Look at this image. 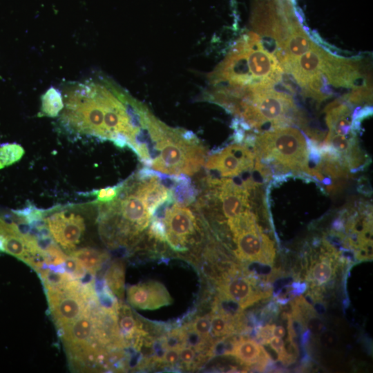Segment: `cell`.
Returning <instances> with one entry per match:
<instances>
[{"label":"cell","instance_id":"cell-1","mask_svg":"<svg viewBox=\"0 0 373 373\" xmlns=\"http://www.w3.org/2000/svg\"><path fill=\"white\" fill-rule=\"evenodd\" d=\"M283 74L276 55L264 47L257 33L249 32L237 41L209 73L208 86L249 89L274 88L282 81Z\"/></svg>","mask_w":373,"mask_h":373},{"label":"cell","instance_id":"cell-2","mask_svg":"<svg viewBox=\"0 0 373 373\" xmlns=\"http://www.w3.org/2000/svg\"><path fill=\"white\" fill-rule=\"evenodd\" d=\"M99 204V233L111 246L130 244L151 221V215L136 189L133 177L124 182L116 199Z\"/></svg>","mask_w":373,"mask_h":373},{"label":"cell","instance_id":"cell-3","mask_svg":"<svg viewBox=\"0 0 373 373\" xmlns=\"http://www.w3.org/2000/svg\"><path fill=\"white\" fill-rule=\"evenodd\" d=\"M254 146L256 160L271 162L282 170L314 175L309 167L306 140L295 128L283 126L266 131L255 138Z\"/></svg>","mask_w":373,"mask_h":373},{"label":"cell","instance_id":"cell-4","mask_svg":"<svg viewBox=\"0 0 373 373\" xmlns=\"http://www.w3.org/2000/svg\"><path fill=\"white\" fill-rule=\"evenodd\" d=\"M157 147V157L150 167L170 175L197 173L204 164L206 149L191 131L171 127Z\"/></svg>","mask_w":373,"mask_h":373},{"label":"cell","instance_id":"cell-5","mask_svg":"<svg viewBox=\"0 0 373 373\" xmlns=\"http://www.w3.org/2000/svg\"><path fill=\"white\" fill-rule=\"evenodd\" d=\"M44 221L54 241L68 254L76 249L86 229L81 215L66 210L48 216L46 211Z\"/></svg>","mask_w":373,"mask_h":373},{"label":"cell","instance_id":"cell-6","mask_svg":"<svg viewBox=\"0 0 373 373\" xmlns=\"http://www.w3.org/2000/svg\"><path fill=\"white\" fill-rule=\"evenodd\" d=\"M165 239L176 250H186L189 240L198 228L197 220L191 209L172 202L165 207L164 214Z\"/></svg>","mask_w":373,"mask_h":373},{"label":"cell","instance_id":"cell-7","mask_svg":"<svg viewBox=\"0 0 373 373\" xmlns=\"http://www.w3.org/2000/svg\"><path fill=\"white\" fill-rule=\"evenodd\" d=\"M255 153L246 144H233L220 152L213 153L208 157L205 168L221 177L240 175L254 167Z\"/></svg>","mask_w":373,"mask_h":373},{"label":"cell","instance_id":"cell-8","mask_svg":"<svg viewBox=\"0 0 373 373\" xmlns=\"http://www.w3.org/2000/svg\"><path fill=\"white\" fill-rule=\"evenodd\" d=\"M236 254L244 260L270 265L275 256L274 244L257 223L233 234Z\"/></svg>","mask_w":373,"mask_h":373},{"label":"cell","instance_id":"cell-9","mask_svg":"<svg viewBox=\"0 0 373 373\" xmlns=\"http://www.w3.org/2000/svg\"><path fill=\"white\" fill-rule=\"evenodd\" d=\"M219 289L223 298L235 303L242 309L269 296V291H262L254 279L238 274L224 277L220 283Z\"/></svg>","mask_w":373,"mask_h":373},{"label":"cell","instance_id":"cell-10","mask_svg":"<svg viewBox=\"0 0 373 373\" xmlns=\"http://www.w3.org/2000/svg\"><path fill=\"white\" fill-rule=\"evenodd\" d=\"M126 296L133 307L141 309H155L171 303V296L166 287L156 281L129 286Z\"/></svg>","mask_w":373,"mask_h":373},{"label":"cell","instance_id":"cell-11","mask_svg":"<svg viewBox=\"0 0 373 373\" xmlns=\"http://www.w3.org/2000/svg\"><path fill=\"white\" fill-rule=\"evenodd\" d=\"M93 321L88 303L86 312L73 323L59 329L66 353L75 352L94 341Z\"/></svg>","mask_w":373,"mask_h":373},{"label":"cell","instance_id":"cell-12","mask_svg":"<svg viewBox=\"0 0 373 373\" xmlns=\"http://www.w3.org/2000/svg\"><path fill=\"white\" fill-rule=\"evenodd\" d=\"M229 354L247 365L259 363L264 367L269 359L265 349L256 341L241 338L236 342Z\"/></svg>","mask_w":373,"mask_h":373},{"label":"cell","instance_id":"cell-13","mask_svg":"<svg viewBox=\"0 0 373 373\" xmlns=\"http://www.w3.org/2000/svg\"><path fill=\"white\" fill-rule=\"evenodd\" d=\"M335 271L336 265L332 256H321L311 266L307 279L312 287H321L332 279Z\"/></svg>","mask_w":373,"mask_h":373},{"label":"cell","instance_id":"cell-14","mask_svg":"<svg viewBox=\"0 0 373 373\" xmlns=\"http://www.w3.org/2000/svg\"><path fill=\"white\" fill-rule=\"evenodd\" d=\"M69 256L93 276L95 275L108 258L106 253L88 247L75 249Z\"/></svg>","mask_w":373,"mask_h":373},{"label":"cell","instance_id":"cell-15","mask_svg":"<svg viewBox=\"0 0 373 373\" xmlns=\"http://www.w3.org/2000/svg\"><path fill=\"white\" fill-rule=\"evenodd\" d=\"M175 203L186 206L194 202L198 190L191 178L185 174L174 175L173 183L170 189Z\"/></svg>","mask_w":373,"mask_h":373},{"label":"cell","instance_id":"cell-16","mask_svg":"<svg viewBox=\"0 0 373 373\" xmlns=\"http://www.w3.org/2000/svg\"><path fill=\"white\" fill-rule=\"evenodd\" d=\"M117 316L118 327L123 341L124 338L126 340L136 338L137 340L142 335L141 326L128 307L119 305Z\"/></svg>","mask_w":373,"mask_h":373},{"label":"cell","instance_id":"cell-17","mask_svg":"<svg viewBox=\"0 0 373 373\" xmlns=\"http://www.w3.org/2000/svg\"><path fill=\"white\" fill-rule=\"evenodd\" d=\"M64 106V98L56 88H50L41 97V106L39 116L57 117Z\"/></svg>","mask_w":373,"mask_h":373},{"label":"cell","instance_id":"cell-18","mask_svg":"<svg viewBox=\"0 0 373 373\" xmlns=\"http://www.w3.org/2000/svg\"><path fill=\"white\" fill-rule=\"evenodd\" d=\"M105 283L117 296L122 298L124 287V266L120 261L113 262L105 275Z\"/></svg>","mask_w":373,"mask_h":373},{"label":"cell","instance_id":"cell-19","mask_svg":"<svg viewBox=\"0 0 373 373\" xmlns=\"http://www.w3.org/2000/svg\"><path fill=\"white\" fill-rule=\"evenodd\" d=\"M234 330L232 316L227 312L220 311L211 316V332L216 337L230 334Z\"/></svg>","mask_w":373,"mask_h":373},{"label":"cell","instance_id":"cell-20","mask_svg":"<svg viewBox=\"0 0 373 373\" xmlns=\"http://www.w3.org/2000/svg\"><path fill=\"white\" fill-rule=\"evenodd\" d=\"M23 148L16 143L0 146V169L18 162L24 155Z\"/></svg>","mask_w":373,"mask_h":373},{"label":"cell","instance_id":"cell-21","mask_svg":"<svg viewBox=\"0 0 373 373\" xmlns=\"http://www.w3.org/2000/svg\"><path fill=\"white\" fill-rule=\"evenodd\" d=\"M123 186L124 182L113 186L95 190L91 194L96 198L97 203H108L117 198Z\"/></svg>","mask_w":373,"mask_h":373},{"label":"cell","instance_id":"cell-22","mask_svg":"<svg viewBox=\"0 0 373 373\" xmlns=\"http://www.w3.org/2000/svg\"><path fill=\"white\" fill-rule=\"evenodd\" d=\"M186 345L184 329H177L171 332L162 342V346L164 350L176 349L180 350Z\"/></svg>","mask_w":373,"mask_h":373},{"label":"cell","instance_id":"cell-23","mask_svg":"<svg viewBox=\"0 0 373 373\" xmlns=\"http://www.w3.org/2000/svg\"><path fill=\"white\" fill-rule=\"evenodd\" d=\"M191 329L201 337L208 339L211 333V316L197 317L191 323Z\"/></svg>","mask_w":373,"mask_h":373},{"label":"cell","instance_id":"cell-24","mask_svg":"<svg viewBox=\"0 0 373 373\" xmlns=\"http://www.w3.org/2000/svg\"><path fill=\"white\" fill-rule=\"evenodd\" d=\"M268 343L271 348L278 354V358L285 364H289L293 362V356L288 354L284 341L282 338L277 336H271Z\"/></svg>","mask_w":373,"mask_h":373},{"label":"cell","instance_id":"cell-25","mask_svg":"<svg viewBox=\"0 0 373 373\" xmlns=\"http://www.w3.org/2000/svg\"><path fill=\"white\" fill-rule=\"evenodd\" d=\"M151 236L159 241L165 240V225L161 218L153 216L149 229Z\"/></svg>","mask_w":373,"mask_h":373},{"label":"cell","instance_id":"cell-26","mask_svg":"<svg viewBox=\"0 0 373 373\" xmlns=\"http://www.w3.org/2000/svg\"><path fill=\"white\" fill-rule=\"evenodd\" d=\"M180 358L186 365H191L195 357L193 347L184 345L179 350Z\"/></svg>","mask_w":373,"mask_h":373},{"label":"cell","instance_id":"cell-27","mask_svg":"<svg viewBox=\"0 0 373 373\" xmlns=\"http://www.w3.org/2000/svg\"><path fill=\"white\" fill-rule=\"evenodd\" d=\"M166 351L162 356V360L167 364H174L177 363L180 358L179 350L176 349L165 350Z\"/></svg>","mask_w":373,"mask_h":373},{"label":"cell","instance_id":"cell-28","mask_svg":"<svg viewBox=\"0 0 373 373\" xmlns=\"http://www.w3.org/2000/svg\"><path fill=\"white\" fill-rule=\"evenodd\" d=\"M273 327L274 325H266L259 329L258 336L262 341V343H268L273 335Z\"/></svg>","mask_w":373,"mask_h":373},{"label":"cell","instance_id":"cell-29","mask_svg":"<svg viewBox=\"0 0 373 373\" xmlns=\"http://www.w3.org/2000/svg\"><path fill=\"white\" fill-rule=\"evenodd\" d=\"M273 335L274 336L283 338L285 335V329L283 326H275L273 327Z\"/></svg>","mask_w":373,"mask_h":373}]
</instances>
